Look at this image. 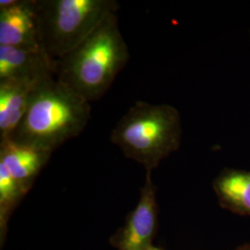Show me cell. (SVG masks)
<instances>
[{
	"label": "cell",
	"instance_id": "obj_5",
	"mask_svg": "<svg viewBox=\"0 0 250 250\" xmlns=\"http://www.w3.org/2000/svg\"><path fill=\"white\" fill-rule=\"evenodd\" d=\"M0 45L43 49L36 0L0 1Z\"/></svg>",
	"mask_w": 250,
	"mask_h": 250
},
{
	"label": "cell",
	"instance_id": "obj_6",
	"mask_svg": "<svg viewBox=\"0 0 250 250\" xmlns=\"http://www.w3.org/2000/svg\"><path fill=\"white\" fill-rule=\"evenodd\" d=\"M158 204L151 170H146L145 185L134 210L130 213L119 241V250H147L157 224Z\"/></svg>",
	"mask_w": 250,
	"mask_h": 250
},
{
	"label": "cell",
	"instance_id": "obj_7",
	"mask_svg": "<svg viewBox=\"0 0 250 250\" xmlns=\"http://www.w3.org/2000/svg\"><path fill=\"white\" fill-rule=\"evenodd\" d=\"M54 72L55 62L43 49L0 45V81H41Z\"/></svg>",
	"mask_w": 250,
	"mask_h": 250
},
{
	"label": "cell",
	"instance_id": "obj_4",
	"mask_svg": "<svg viewBox=\"0 0 250 250\" xmlns=\"http://www.w3.org/2000/svg\"><path fill=\"white\" fill-rule=\"evenodd\" d=\"M36 6L41 45L54 62L120 8L116 0H36Z\"/></svg>",
	"mask_w": 250,
	"mask_h": 250
},
{
	"label": "cell",
	"instance_id": "obj_13",
	"mask_svg": "<svg viewBox=\"0 0 250 250\" xmlns=\"http://www.w3.org/2000/svg\"><path fill=\"white\" fill-rule=\"evenodd\" d=\"M160 250V249H157V248H155V247H153V246H152V247H150V248H149V249H148V250Z\"/></svg>",
	"mask_w": 250,
	"mask_h": 250
},
{
	"label": "cell",
	"instance_id": "obj_11",
	"mask_svg": "<svg viewBox=\"0 0 250 250\" xmlns=\"http://www.w3.org/2000/svg\"><path fill=\"white\" fill-rule=\"evenodd\" d=\"M27 191L0 164V230L1 241L6 233L9 216Z\"/></svg>",
	"mask_w": 250,
	"mask_h": 250
},
{
	"label": "cell",
	"instance_id": "obj_1",
	"mask_svg": "<svg viewBox=\"0 0 250 250\" xmlns=\"http://www.w3.org/2000/svg\"><path fill=\"white\" fill-rule=\"evenodd\" d=\"M90 119L89 101L51 76L36 85L24 116L9 139L52 153L77 137Z\"/></svg>",
	"mask_w": 250,
	"mask_h": 250
},
{
	"label": "cell",
	"instance_id": "obj_2",
	"mask_svg": "<svg viewBox=\"0 0 250 250\" xmlns=\"http://www.w3.org/2000/svg\"><path fill=\"white\" fill-rule=\"evenodd\" d=\"M130 59L118 16L107 17L85 40L55 62V77L87 101L101 99Z\"/></svg>",
	"mask_w": 250,
	"mask_h": 250
},
{
	"label": "cell",
	"instance_id": "obj_8",
	"mask_svg": "<svg viewBox=\"0 0 250 250\" xmlns=\"http://www.w3.org/2000/svg\"><path fill=\"white\" fill-rule=\"evenodd\" d=\"M52 153L21 146L7 139L0 142V164L26 190L46 164Z\"/></svg>",
	"mask_w": 250,
	"mask_h": 250
},
{
	"label": "cell",
	"instance_id": "obj_10",
	"mask_svg": "<svg viewBox=\"0 0 250 250\" xmlns=\"http://www.w3.org/2000/svg\"><path fill=\"white\" fill-rule=\"evenodd\" d=\"M220 204L232 212L250 215V171L224 170L213 182Z\"/></svg>",
	"mask_w": 250,
	"mask_h": 250
},
{
	"label": "cell",
	"instance_id": "obj_9",
	"mask_svg": "<svg viewBox=\"0 0 250 250\" xmlns=\"http://www.w3.org/2000/svg\"><path fill=\"white\" fill-rule=\"evenodd\" d=\"M41 81H0V142L9 139L17 129Z\"/></svg>",
	"mask_w": 250,
	"mask_h": 250
},
{
	"label": "cell",
	"instance_id": "obj_3",
	"mask_svg": "<svg viewBox=\"0 0 250 250\" xmlns=\"http://www.w3.org/2000/svg\"><path fill=\"white\" fill-rule=\"evenodd\" d=\"M182 125L178 110L167 104L136 101L118 122L111 142L130 160L151 170L181 146Z\"/></svg>",
	"mask_w": 250,
	"mask_h": 250
},
{
	"label": "cell",
	"instance_id": "obj_12",
	"mask_svg": "<svg viewBox=\"0 0 250 250\" xmlns=\"http://www.w3.org/2000/svg\"><path fill=\"white\" fill-rule=\"evenodd\" d=\"M250 250V244L245 245V246H243L240 249H238V250Z\"/></svg>",
	"mask_w": 250,
	"mask_h": 250
}]
</instances>
